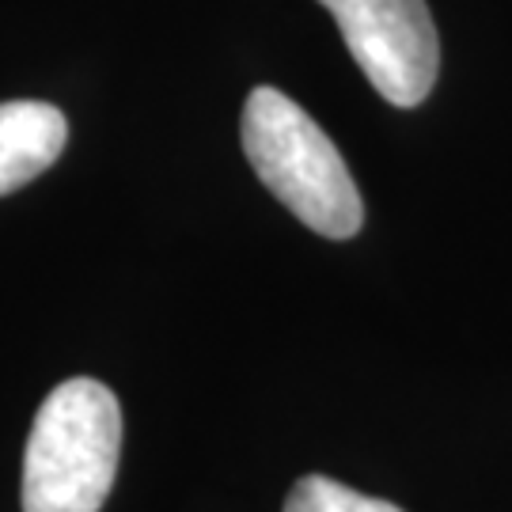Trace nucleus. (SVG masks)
<instances>
[{"instance_id": "nucleus-1", "label": "nucleus", "mask_w": 512, "mask_h": 512, "mask_svg": "<svg viewBox=\"0 0 512 512\" xmlns=\"http://www.w3.org/2000/svg\"><path fill=\"white\" fill-rule=\"evenodd\" d=\"M243 152L266 190L311 232L327 239H349L361 232L365 205L342 152L285 92L255 88L247 95Z\"/></svg>"}, {"instance_id": "nucleus-2", "label": "nucleus", "mask_w": 512, "mask_h": 512, "mask_svg": "<svg viewBox=\"0 0 512 512\" xmlns=\"http://www.w3.org/2000/svg\"><path fill=\"white\" fill-rule=\"evenodd\" d=\"M122 452V410L107 384L76 376L38 406L23 456V512H99Z\"/></svg>"}, {"instance_id": "nucleus-3", "label": "nucleus", "mask_w": 512, "mask_h": 512, "mask_svg": "<svg viewBox=\"0 0 512 512\" xmlns=\"http://www.w3.org/2000/svg\"><path fill=\"white\" fill-rule=\"evenodd\" d=\"M338 19L368 84L395 107H418L440 73V38L425 0H319Z\"/></svg>"}, {"instance_id": "nucleus-4", "label": "nucleus", "mask_w": 512, "mask_h": 512, "mask_svg": "<svg viewBox=\"0 0 512 512\" xmlns=\"http://www.w3.org/2000/svg\"><path fill=\"white\" fill-rule=\"evenodd\" d=\"M69 141L65 114L38 99L0 103V198L38 179Z\"/></svg>"}, {"instance_id": "nucleus-5", "label": "nucleus", "mask_w": 512, "mask_h": 512, "mask_svg": "<svg viewBox=\"0 0 512 512\" xmlns=\"http://www.w3.org/2000/svg\"><path fill=\"white\" fill-rule=\"evenodd\" d=\"M285 512H403L391 501L368 497L349 490L342 482L327 475H308L293 486V494L285 501Z\"/></svg>"}]
</instances>
